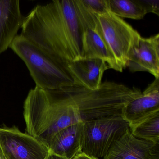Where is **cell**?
I'll return each mask as SVG.
<instances>
[{"label": "cell", "mask_w": 159, "mask_h": 159, "mask_svg": "<svg viewBox=\"0 0 159 159\" xmlns=\"http://www.w3.org/2000/svg\"><path fill=\"white\" fill-rule=\"evenodd\" d=\"M21 29V36L63 66L82 58V27L75 0L37 5Z\"/></svg>", "instance_id": "1"}, {"label": "cell", "mask_w": 159, "mask_h": 159, "mask_svg": "<svg viewBox=\"0 0 159 159\" xmlns=\"http://www.w3.org/2000/svg\"><path fill=\"white\" fill-rule=\"evenodd\" d=\"M24 117L27 134L47 147L59 131L83 122L76 103L62 88L31 89L24 102Z\"/></svg>", "instance_id": "2"}, {"label": "cell", "mask_w": 159, "mask_h": 159, "mask_svg": "<svg viewBox=\"0 0 159 159\" xmlns=\"http://www.w3.org/2000/svg\"><path fill=\"white\" fill-rule=\"evenodd\" d=\"M69 89L83 122L122 115L125 105L141 93L138 88L110 81L102 83L99 88L94 91L79 83L69 85Z\"/></svg>", "instance_id": "3"}, {"label": "cell", "mask_w": 159, "mask_h": 159, "mask_svg": "<svg viewBox=\"0 0 159 159\" xmlns=\"http://www.w3.org/2000/svg\"><path fill=\"white\" fill-rule=\"evenodd\" d=\"M10 48L25 62L37 87L55 90L79 83L68 67L54 60L21 35L16 37Z\"/></svg>", "instance_id": "4"}, {"label": "cell", "mask_w": 159, "mask_h": 159, "mask_svg": "<svg viewBox=\"0 0 159 159\" xmlns=\"http://www.w3.org/2000/svg\"><path fill=\"white\" fill-rule=\"evenodd\" d=\"M130 128L122 115L84 122L82 152L104 158L114 142Z\"/></svg>", "instance_id": "5"}, {"label": "cell", "mask_w": 159, "mask_h": 159, "mask_svg": "<svg viewBox=\"0 0 159 159\" xmlns=\"http://www.w3.org/2000/svg\"><path fill=\"white\" fill-rule=\"evenodd\" d=\"M95 15L120 72H122L127 67L130 52L138 45L141 36L123 19L110 11Z\"/></svg>", "instance_id": "6"}, {"label": "cell", "mask_w": 159, "mask_h": 159, "mask_svg": "<svg viewBox=\"0 0 159 159\" xmlns=\"http://www.w3.org/2000/svg\"><path fill=\"white\" fill-rule=\"evenodd\" d=\"M75 2L82 27V58H100L108 64L109 69L120 72L95 15L83 3L81 0H75Z\"/></svg>", "instance_id": "7"}, {"label": "cell", "mask_w": 159, "mask_h": 159, "mask_svg": "<svg viewBox=\"0 0 159 159\" xmlns=\"http://www.w3.org/2000/svg\"><path fill=\"white\" fill-rule=\"evenodd\" d=\"M0 146L4 159H46L48 147L17 127L0 128Z\"/></svg>", "instance_id": "8"}, {"label": "cell", "mask_w": 159, "mask_h": 159, "mask_svg": "<svg viewBox=\"0 0 159 159\" xmlns=\"http://www.w3.org/2000/svg\"><path fill=\"white\" fill-rule=\"evenodd\" d=\"M103 159H159V143L137 138L129 128L114 142Z\"/></svg>", "instance_id": "9"}, {"label": "cell", "mask_w": 159, "mask_h": 159, "mask_svg": "<svg viewBox=\"0 0 159 159\" xmlns=\"http://www.w3.org/2000/svg\"><path fill=\"white\" fill-rule=\"evenodd\" d=\"M127 67L131 72H148L159 78V34L149 38L140 37L138 45L129 55Z\"/></svg>", "instance_id": "10"}, {"label": "cell", "mask_w": 159, "mask_h": 159, "mask_svg": "<svg viewBox=\"0 0 159 159\" xmlns=\"http://www.w3.org/2000/svg\"><path fill=\"white\" fill-rule=\"evenodd\" d=\"M25 18L18 0H0V54L10 47Z\"/></svg>", "instance_id": "11"}, {"label": "cell", "mask_w": 159, "mask_h": 159, "mask_svg": "<svg viewBox=\"0 0 159 159\" xmlns=\"http://www.w3.org/2000/svg\"><path fill=\"white\" fill-rule=\"evenodd\" d=\"M158 110L159 78H155L144 92L125 105L123 110L122 116L130 125Z\"/></svg>", "instance_id": "12"}, {"label": "cell", "mask_w": 159, "mask_h": 159, "mask_svg": "<svg viewBox=\"0 0 159 159\" xmlns=\"http://www.w3.org/2000/svg\"><path fill=\"white\" fill-rule=\"evenodd\" d=\"M69 69L77 81L89 90H97L102 84L104 72L109 69L100 58H81L70 62Z\"/></svg>", "instance_id": "13"}, {"label": "cell", "mask_w": 159, "mask_h": 159, "mask_svg": "<svg viewBox=\"0 0 159 159\" xmlns=\"http://www.w3.org/2000/svg\"><path fill=\"white\" fill-rule=\"evenodd\" d=\"M83 124L70 125L56 134L48 144L49 152L72 159L81 152Z\"/></svg>", "instance_id": "14"}, {"label": "cell", "mask_w": 159, "mask_h": 159, "mask_svg": "<svg viewBox=\"0 0 159 159\" xmlns=\"http://www.w3.org/2000/svg\"><path fill=\"white\" fill-rule=\"evenodd\" d=\"M130 130L137 138L159 143V110L130 124Z\"/></svg>", "instance_id": "15"}, {"label": "cell", "mask_w": 159, "mask_h": 159, "mask_svg": "<svg viewBox=\"0 0 159 159\" xmlns=\"http://www.w3.org/2000/svg\"><path fill=\"white\" fill-rule=\"evenodd\" d=\"M111 12L120 18L140 20L147 13L139 0H109Z\"/></svg>", "instance_id": "16"}, {"label": "cell", "mask_w": 159, "mask_h": 159, "mask_svg": "<svg viewBox=\"0 0 159 159\" xmlns=\"http://www.w3.org/2000/svg\"><path fill=\"white\" fill-rule=\"evenodd\" d=\"M81 1L94 13L102 14L110 11L109 0H81Z\"/></svg>", "instance_id": "17"}, {"label": "cell", "mask_w": 159, "mask_h": 159, "mask_svg": "<svg viewBox=\"0 0 159 159\" xmlns=\"http://www.w3.org/2000/svg\"><path fill=\"white\" fill-rule=\"evenodd\" d=\"M139 2L148 13L159 15V0H139Z\"/></svg>", "instance_id": "18"}, {"label": "cell", "mask_w": 159, "mask_h": 159, "mask_svg": "<svg viewBox=\"0 0 159 159\" xmlns=\"http://www.w3.org/2000/svg\"><path fill=\"white\" fill-rule=\"evenodd\" d=\"M72 159H99L94 156L88 155L84 152H81L74 156Z\"/></svg>", "instance_id": "19"}, {"label": "cell", "mask_w": 159, "mask_h": 159, "mask_svg": "<svg viewBox=\"0 0 159 159\" xmlns=\"http://www.w3.org/2000/svg\"><path fill=\"white\" fill-rule=\"evenodd\" d=\"M46 159H67L66 158L64 157H61V156H58L56 154H53L52 153H49V155L47 156Z\"/></svg>", "instance_id": "20"}, {"label": "cell", "mask_w": 159, "mask_h": 159, "mask_svg": "<svg viewBox=\"0 0 159 159\" xmlns=\"http://www.w3.org/2000/svg\"><path fill=\"white\" fill-rule=\"evenodd\" d=\"M0 156H2V157L3 158H4V156H3V153H2V151L1 146H0Z\"/></svg>", "instance_id": "21"}, {"label": "cell", "mask_w": 159, "mask_h": 159, "mask_svg": "<svg viewBox=\"0 0 159 159\" xmlns=\"http://www.w3.org/2000/svg\"><path fill=\"white\" fill-rule=\"evenodd\" d=\"M0 159H4L3 157H2V156H0Z\"/></svg>", "instance_id": "22"}]
</instances>
